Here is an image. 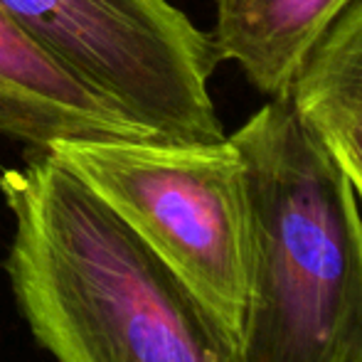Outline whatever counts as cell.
Masks as SVG:
<instances>
[{"mask_svg": "<svg viewBox=\"0 0 362 362\" xmlns=\"http://www.w3.org/2000/svg\"><path fill=\"white\" fill-rule=\"evenodd\" d=\"M15 303L54 362H244L242 340L52 153L0 175Z\"/></svg>", "mask_w": 362, "mask_h": 362, "instance_id": "cell-1", "label": "cell"}, {"mask_svg": "<svg viewBox=\"0 0 362 362\" xmlns=\"http://www.w3.org/2000/svg\"><path fill=\"white\" fill-rule=\"evenodd\" d=\"M229 141L252 234L244 362H362V207L338 158L291 96Z\"/></svg>", "mask_w": 362, "mask_h": 362, "instance_id": "cell-2", "label": "cell"}, {"mask_svg": "<svg viewBox=\"0 0 362 362\" xmlns=\"http://www.w3.org/2000/svg\"><path fill=\"white\" fill-rule=\"evenodd\" d=\"M49 153L242 340L252 234L242 160L229 136L219 144L67 141Z\"/></svg>", "mask_w": 362, "mask_h": 362, "instance_id": "cell-3", "label": "cell"}, {"mask_svg": "<svg viewBox=\"0 0 362 362\" xmlns=\"http://www.w3.org/2000/svg\"><path fill=\"white\" fill-rule=\"evenodd\" d=\"M67 72L111 99L156 141L227 139L210 94L212 35L170 0H0Z\"/></svg>", "mask_w": 362, "mask_h": 362, "instance_id": "cell-4", "label": "cell"}, {"mask_svg": "<svg viewBox=\"0 0 362 362\" xmlns=\"http://www.w3.org/2000/svg\"><path fill=\"white\" fill-rule=\"evenodd\" d=\"M0 136L49 153L67 141L153 139L52 59L0 5ZM156 141V139H153Z\"/></svg>", "mask_w": 362, "mask_h": 362, "instance_id": "cell-5", "label": "cell"}, {"mask_svg": "<svg viewBox=\"0 0 362 362\" xmlns=\"http://www.w3.org/2000/svg\"><path fill=\"white\" fill-rule=\"evenodd\" d=\"M212 45L267 99H288L310 49L353 0H215Z\"/></svg>", "mask_w": 362, "mask_h": 362, "instance_id": "cell-6", "label": "cell"}, {"mask_svg": "<svg viewBox=\"0 0 362 362\" xmlns=\"http://www.w3.org/2000/svg\"><path fill=\"white\" fill-rule=\"evenodd\" d=\"M291 101L318 131L362 124V0H353L310 49Z\"/></svg>", "mask_w": 362, "mask_h": 362, "instance_id": "cell-7", "label": "cell"}, {"mask_svg": "<svg viewBox=\"0 0 362 362\" xmlns=\"http://www.w3.org/2000/svg\"><path fill=\"white\" fill-rule=\"evenodd\" d=\"M323 141L338 158L340 168L348 175L350 185H353L358 202L362 207V124L350 126H335V129L318 131Z\"/></svg>", "mask_w": 362, "mask_h": 362, "instance_id": "cell-8", "label": "cell"}]
</instances>
